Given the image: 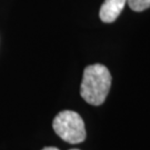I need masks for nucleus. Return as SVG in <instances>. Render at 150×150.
Masks as SVG:
<instances>
[{
  "instance_id": "f257e3e1",
  "label": "nucleus",
  "mask_w": 150,
  "mask_h": 150,
  "mask_svg": "<svg viewBox=\"0 0 150 150\" xmlns=\"http://www.w3.org/2000/svg\"><path fill=\"white\" fill-rule=\"evenodd\" d=\"M111 87V75L106 66L95 64L88 66L82 76L80 95L92 106H100L107 98Z\"/></svg>"
},
{
  "instance_id": "f03ea898",
  "label": "nucleus",
  "mask_w": 150,
  "mask_h": 150,
  "mask_svg": "<svg viewBox=\"0 0 150 150\" xmlns=\"http://www.w3.org/2000/svg\"><path fill=\"white\" fill-rule=\"evenodd\" d=\"M54 132L68 144H80L86 139L85 122L80 115L71 110L59 112L52 121Z\"/></svg>"
},
{
  "instance_id": "7ed1b4c3",
  "label": "nucleus",
  "mask_w": 150,
  "mask_h": 150,
  "mask_svg": "<svg viewBox=\"0 0 150 150\" xmlns=\"http://www.w3.org/2000/svg\"><path fill=\"white\" fill-rule=\"evenodd\" d=\"M126 4L127 0H105L99 11L100 19L106 23L113 22L121 13Z\"/></svg>"
},
{
  "instance_id": "20e7f679",
  "label": "nucleus",
  "mask_w": 150,
  "mask_h": 150,
  "mask_svg": "<svg viewBox=\"0 0 150 150\" xmlns=\"http://www.w3.org/2000/svg\"><path fill=\"white\" fill-rule=\"evenodd\" d=\"M127 2L134 11H144L150 7V0H127Z\"/></svg>"
},
{
  "instance_id": "39448f33",
  "label": "nucleus",
  "mask_w": 150,
  "mask_h": 150,
  "mask_svg": "<svg viewBox=\"0 0 150 150\" xmlns=\"http://www.w3.org/2000/svg\"><path fill=\"white\" fill-rule=\"evenodd\" d=\"M42 150H59V149L56 148V147H46V148H43Z\"/></svg>"
},
{
  "instance_id": "423d86ee",
  "label": "nucleus",
  "mask_w": 150,
  "mask_h": 150,
  "mask_svg": "<svg viewBox=\"0 0 150 150\" xmlns=\"http://www.w3.org/2000/svg\"><path fill=\"white\" fill-rule=\"evenodd\" d=\"M70 150H80V149H70Z\"/></svg>"
}]
</instances>
